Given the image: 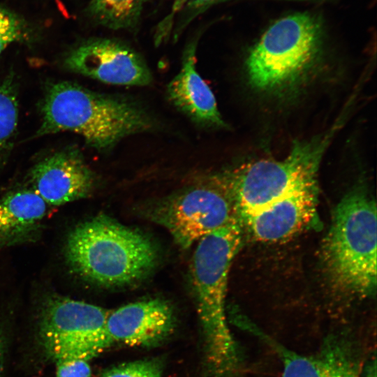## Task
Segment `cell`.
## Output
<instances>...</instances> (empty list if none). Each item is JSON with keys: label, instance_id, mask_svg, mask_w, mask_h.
Returning a JSON list of instances; mask_svg holds the SVG:
<instances>
[{"label": "cell", "instance_id": "7402d4cb", "mask_svg": "<svg viewBox=\"0 0 377 377\" xmlns=\"http://www.w3.org/2000/svg\"><path fill=\"white\" fill-rule=\"evenodd\" d=\"M187 1V3H188V1H191V0H177V2H176V5H175V8H173V12H174V13L176 12L177 8H179V2H182H182H184V1Z\"/></svg>", "mask_w": 377, "mask_h": 377}, {"label": "cell", "instance_id": "52a82bcc", "mask_svg": "<svg viewBox=\"0 0 377 377\" xmlns=\"http://www.w3.org/2000/svg\"><path fill=\"white\" fill-rule=\"evenodd\" d=\"M108 311L96 305L52 296L43 305L39 336L45 353L56 362L89 360L113 342L106 328Z\"/></svg>", "mask_w": 377, "mask_h": 377}, {"label": "cell", "instance_id": "2e32d148", "mask_svg": "<svg viewBox=\"0 0 377 377\" xmlns=\"http://www.w3.org/2000/svg\"><path fill=\"white\" fill-rule=\"evenodd\" d=\"M143 4L144 0H91L87 14L107 29L132 31L140 22Z\"/></svg>", "mask_w": 377, "mask_h": 377}, {"label": "cell", "instance_id": "5b68a950", "mask_svg": "<svg viewBox=\"0 0 377 377\" xmlns=\"http://www.w3.org/2000/svg\"><path fill=\"white\" fill-rule=\"evenodd\" d=\"M374 199L359 186L334 209L323 246V260L333 286L349 295L376 291L377 218Z\"/></svg>", "mask_w": 377, "mask_h": 377}, {"label": "cell", "instance_id": "7c38bea8", "mask_svg": "<svg viewBox=\"0 0 377 377\" xmlns=\"http://www.w3.org/2000/svg\"><path fill=\"white\" fill-rule=\"evenodd\" d=\"M175 318L169 304L160 299L139 301L110 311L106 328L113 343L151 347L173 332Z\"/></svg>", "mask_w": 377, "mask_h": 377}, {"label": "cell", "instance_id": "6da1fadb", "mask_svg": "<svg viewBox=\"0 0 377 377\" xmlns=\"http://www.w3.org/2000/svg\"><path fill=\"white\" fill-rule=\"evenodd\" d=\"M40 111L42 122L35 137L73 132L101 151H109L126 137L157 126L153 115L136 101L66 81L47 86Z\"/></svg>", "mask_w": 377, "mask_h": 377}, {"label": "cell", "instance_id": "277c9868", "mask_svg": "<svg viewBox=\"0 0 377 377\" xmlns=\"http://www.w3.org/2000/svg\"><path fill=\"white\" fill-rule=\"evenodd\" d=\"M64 253L75 273L107 286L139 281L153 269L158 258L148 237L105 215L75 227L67 237Z\"/></svg>", "mask_w": 377, "mask_h": 377}, {"label": "cell", "instance_id": "8fae6325", "mask_svg": "<svg viewBox=\"0 0 377 377\" xmlns=\"http://www.w3.org/2000/svg\"><path fill=\"white\" fill-rule=\"evenodd\" d=\"M317 200L316 184L237 216L242 229L256 239L277 242L290 237L310 225L316 216Z\"/></svg>", "mask_w": 377, "mask_h": 377}, {"label": "cell", "instance_id": "9a60e30c", "mask_svg": "<svg viewBox=\"0 0 377 377\" xmlns=\"http://www.w3.org/2000/svg\"><path fill=\"white\" fill-rule=\"evenodd\" d=\"M48 205L32 188L8 193L0 199V248L32 237L46 216Z\"/></svg>", "mask_w": 377, "mask_h": 377}, {"label": "cell", "instance_id": "8992f818", "mask_svg": "<svg viewBox=\"0 0 377 377\" xmlns=\"http://www.w3.org/2000/svg\"><path fill=\"white\" fill-rule=\"evenodd\" d=\"M344 121L342 114L325 133L293 142L288 155L282 160L261 158L219 173L232 193L237 214L259 209L317 184L323 156Z\"/></svg>", "mask_w": 377, "mask_h": 377}, {"label": "cell", "instance_id": "ba28073f", "mask_svg": "<svg viewBox=\"0 0 377 377\" xmlns=\"http://www.w3.org/2000/svg\"><path fill=\"white\" fill-rule=\"evenodd\" d=\"M151 216L183 249L237 216L232 193L219 174L171 196L156 207Z\"/></svg>", "mask_w": 377, "mask_h": 377}, {"label": "cell", "instance_id": "603a6c76", "mask_svg": "<svg viewBox=\"0 0 377 377\" xmlns=\"http://www.w3.org/2000/svg\"><path fill=\"white\" fill-rule=\"evenodd\" d=\"M3 344H2V339L0 337V369H1V359H2V351H3Z\"/></svg>", "mask_w": 377, "mask_h": 377}, {"label": "cell", "instance_id": "44dd1931", "mask_svg": "<svg viewBox=\"0 0 377 377\" xmlns=\"http://www.w3.org/2000/svg\"><path fill=\"white\" fill-rule=\"evenodd\" d=\"M56 377H91V368L84 360H65L57 362Z\"/></svg>", "mask_w": 377, "mask_h": 377}, {"label": "cell", "instance_id": "e0dca14e", "mask_svg": "<svg viewBox=\"0 0 377 377\" xmlns=\"http://www.w3.org/2000/svg\"><path fill=\"white\" fill-rule=\"evenodd\" d=\"M18 123V101L13 75L0 80V168L12 147Z\"/></svg>", "mask_w": 377, "mask_h": 377}, {"label": "cell", "instance_id": "5bb4252c", "mask_svg": "<svg viewBox=\"0 0 377 377\" xmlns=\"http://www.w3.org/2000/svg\"><path fill=\"white\" fill-rule=\"evenodd\" d=\"M279 356L282 377H360L357 362L346 349L338 344L327 345L313 355L299 354L258 332Z\"/></svg>", "mask_w": 377, "mask_h": 377}, {"label": "cell", "instance_id": "ac0fdd59", "mask_svg": "<svg viewBox=\"0 0 377 377\" xmlns=\"http://www.w3.org/2000/svg\"><path fill=\"white\" fill-rule=\"evenodd\" d=\"M31 37L32 31L24 19L0 7V54L10 45L29 41Z\"/></svg>", "mask_w": 377, "mask_h": 377}, {"label": "cell", "instance_id": "d6986e66", "mask_svg": "<svg viewBox=\"0 0 377 377\" xmlns=\"http://www.w3.org/2000/svg\"><path fill=\"white\" fill-rule=\"evenodd\" d=\"M162 373L161 361L149 359L113 367L105 371L101 377H162Z\"/></svg>", "mask_w": 377, "mask_h": 377}, {"label": "cell", "instance_id": "30bf717a", "mask_svg": "<svg viewBox=\"0 0 377 377\" xmlns=\"http://www.w3.org/2000/svg\"><path fill=\"white\" fill-rule=\"evenodd\" d=\"M29 182L47 205H61L87 197L94 176L82 153L68 147L38 161L31 170Z\"/></svg>", "mask_w": 377, "mask_h": 377}, {"label": "cell", "instance_id": "ffe728a7", "mask_svg": "<svg viewBox=\"0 0 377 377\" xmlns=\"http://www.w3.org/2000/svg\"><path fill=\"white\" fill-rule=\"evenodd\" d=\"M228 1L229 0H191L188 1L178 20L175 38L177 37L197 17L212 6Z\"/></svg>", "mask_w": 377, "mask_h": 377}, {"label": "cell", "instance_id": "4fadbf2b", "mask_svg": "<svg viewBox=\"0 0 377 377\" xmlns=\"http://www.w3.org/2000/svg\"><path fill=\"white\" fill-rule=\"evenodd\" d=\"M196 44L185 49L179 73L168 83L166 94L170 102L193 123L207 128L228 126L220 112L214 95L195 68Z\"/></svg>", "mask_w": 377, "mask_h": 377}, {"label": "cell", "instance_id": "9c48e42d", "mask_svg": "<svg viewBox=\"0 0 377 377\" xmlns=\"http://www.w3.org/2000/svg\"><path fill=\"white\" fill-rule=\"evenodd\" d=\"M64 66L104 83L146 86L152 74L142 57L117 39L91 38L72 49L65 57Z\"/></svg>", "mask_w": 377, "mask_h": 377}, {"label": "cell", "instance_id": "3957f363", "mask_svg": "<svg viewBox=\"0 0 377 377\" xmlns=\"http://www.w3.org/2000/svg\"><path fill=\"white\" fill-rule=\"evenodd\" d=\"M320 22L299 13L274 22L250 50L245 71L256 91L286 98L299 91L313 75L321 59Z\"/></svg>", "mask_w": 377, "mask_h": 377}, {"label": "cell", "instance_id": "7a4b0ae2", "mask_svg": "<svg viewBox=\"0 0 377 377\" xmlns=\"http://www.w3.org/2000/svg\"><path fill=\"white\" fill-rule=\"evenodd\" d=\"M237 217L200 239L191 265L206 360L214 377H232L239 368L237 344L226 321L225 300L232 261L242 241Z\"/></svg>", "mask_w": 377, "mask_h": 377}]
</instances>
